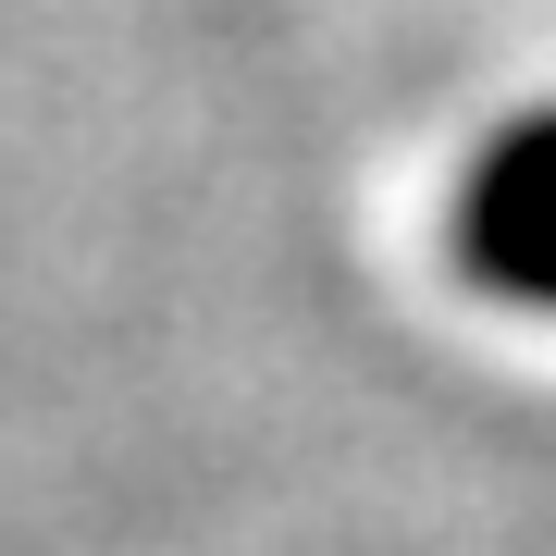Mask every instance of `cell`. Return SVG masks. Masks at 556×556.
<instances>
[{
    "mask_svg": "<svg viewBox=\"0 0 556 556\" xmlns=\"http://www.w3.org/2000/svg\"><path fill=\"white\" fill-rule=\"evenodd\" d=\"M457 260H470L495 298L556 309V112H532L519 137L482 149L470 199H457Z\"/></svg>",
    "mask_w": 556,
    "mask_h": 556,
    "instance_id": "1",
    "label": "cell"
}]
</instances>
